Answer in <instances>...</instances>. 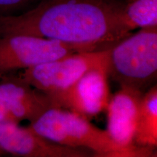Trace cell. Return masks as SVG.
Wrapping results in <instances>:
<instances>
[{
    "mask_svg": "<svg viewBox=\"0 0 157 157\" xmlns=\"http://www.w3.org/2000/svg\"><path fill=\"white\" fill-rule=\"evenodd\" d=\"M119 0H41L21 15H0V36L28 35L103 50L130 34Z\"/></svg>",
    "mask_w": 157,
    "mask_h": 157,
    "instance_id": "obj_1",
    "label": "cell"
},
{
    "mask_svg": "<svg viewBox=\"0 0 157 157\" xmlns=\"http://www.w3.org/2000/svg\"><path fill=\"white\" fill-rule=\"evenodd\" d=\"M28 127L52 142L91 151L95 156L137 157L135 153L116 144L107 130L94 126L87 118L63 108H51Z\"/></svg>",
    "mask_w": 157,
    "mask_h": 157,
    "instance_id": "obj_2",
    "label": "cell"
},
{
    "mask_svg": "<svg viewBox=\"0 0 157 157\" xmlns=\"http://www.w3.org/2000/svg\"><path fill=\"white\" fill-rule=\"evenodd\" d=\"M109 77L120 85L146 92L157 76V26L140 29L108 49Z\"/></svg>",
    "mask_w": 157,
    "mask_h": 157,
    "instance_id": "obj_3",
    "label": "cell"
},
{
    "mask_svg": "<svg viewBox=\"0 0 157 157\" xmlns=\"http://www.w3.org/2000/svg\"><path fill=\"white\" fill-rule=\"evenodd\" d=\"M108 49L80 52L25 69L20 76L51 98L66 91L94 68L107 65Z\"/></svg>",
    "mask_w": 157,
    "mask_h": 157,
    "instance_id": "obj_4",
    "label": "cell"
},
{
    "mask_svg": "<svg viewBox=\"0 0 157 157\" xmlns=\"http://www.w3.org/2000/svg\"><path fill=\"white\" fill-rule=\"evenodd\" d=\"M83 47L28 35L0 36V77L80 52ZM95 51V50H94Z\"/></svg>",
    "mask_w": 157,
    "mask_h": 157,
    "instance_id": "obj_5",
    "label": "cell"
},
{
    "mask_svg": "<svg viewBox=\"0 0 157 157\" xmlns=\"http://www.w3.org/2000/svg\"><path fill=\"white\" fill-rule=\"evenodd\" d=\"M0 82V121L32 122L51 108L52 98L35 89L21 76H2Z\"/></svg>",
    "mask_w": 157,
    "mask_h": 157,
    "instance_id": "obj_6",
    "label": "cell"
},
{
    "mask_svg": "<svg viewBox=\"0 0 157 157\" xmlns=\"http://www.w3.org/2000/svg\"><path fill=\"white\" fill-rule=\"evenodd\" d=\"M110 98L109 74L105 65L88 71L66 91L52 100L56 107L89 119L106 110Z\"/></svg>",
    "mask_w": 157,
    "mask_h": 157,
    "instance_id": "obj_7",
    "label": "cell"
},
{
    "mask_svg": "<svg viewBox=\"0 0 157 157\" xmlns=\"http://www.w3.org/2000/svg\"><path fill=\"white\" fill-rule=\"evenodd\" d=\"M143 93L129 87H120L111 96L106 109L107 132L116 144L131 151L137 157L154 156V149L134 145L139 106Z\"/></svg>",
    "mask_w": 157,
    "mask_h": 157,
    "instance_id": "obj_8",
    "label": "cell"
},
{
    "mask_svg": "<svg viewBox=\"0 0 157 157\" xmlns=\"http://www.w3.org/2000/svg\"><path fill=\"white\" fill-rule=\"evenodd\" d=\"M0 149L24 157H87L89 151L62 146L37 134L29 127L0 121Z\"/></svg>",
    "mask_w": 157,
    "mask_h": 157,
    "instance_id": "obj_9",
    "label": "cell"
},
{
    "mask_svg": "<svg viewBox=\"0 0 157 157\" xmlns=\"http://www.w3.org/2000/svg\"><path fill=\"white\" fill-rule=\"evenodd\" d=\"M134 145L155 149L157 146V86L155 84L141 98Z\"/></svg>",
    "mask_w": 157,
    "mask_h": 157,
    "instance_id": "obj_10",
    "label": "cell"
},
{
    "mask_svg": "<svg viewBox=\"0 0 157 157\" xmlns=\"http://www.w3.org/2000/svg\"><path fill=\"white\" fill-rule=\"evenodd\" d=\"M122 15L129 32L157 26V0H128L124 3Z\"/></svg>",
    "mask_w": 157,
    "mask_h": 157,
    "instance_id": "obj_11",
    "label": "cell"
},
{
    "mask_svg": "<svg viewBox=\"0 0 157 157\" xmlns=\"http://www.w3.org/2000/svg\"><path fill=\"white\" fill-rule=\"evenodd\" d=\"M36 0H0V15H9L11 13L26 7Z\"/></svg>",
    "mask_w": 157,
    "mask_h": 157,
    "instance_id": "obj_12",
    "label": "cell"
},
{
    "mask_svg": "<svg viewBox=\"0 0 157 157\" xmlns=\"http://www.w3.org/2000/svg\"><path fill=\"white\" fill-rule=\"evenodd\" d=\"M2 152H3V151H2V150H1V149H0V155H1L2 154Z\"/></svg>",
    "mask_w": 157,
    "mask_h": 157,
    "instance_id": "obj_13",
    "label": "cell"
},
{
    "mask_svg": "<svg viewBox=\"0 0 157 157\" xmlns=\"http://www.w3.org/2000/svg\"></svg>",
    "mask_w": 157,
    "mask_h": 157,
    "instance_id": "obj_14",
    "label": "cell"
}]
</instances>
